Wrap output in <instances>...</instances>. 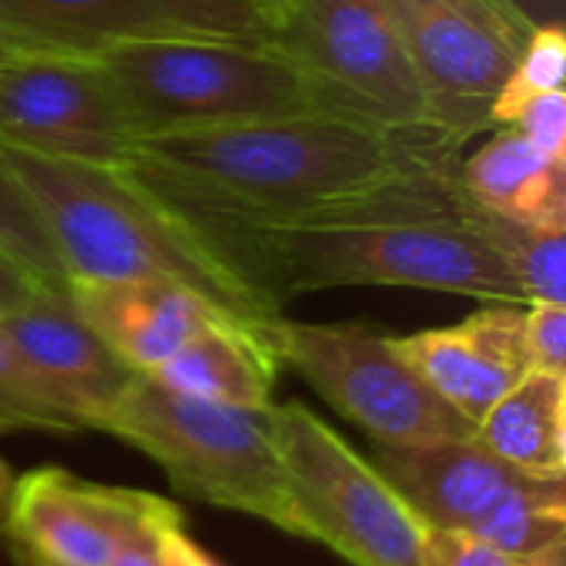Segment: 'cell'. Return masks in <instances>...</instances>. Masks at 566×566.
I'll use <instances>...</instances> for the list:
<instances>
[{"mask_svg":"<svg viewBox=\"0 0 566 566\" xmlns=\"http://www.w3.org/2000/svg\"><path fill=\"white\" fill-rule=\"evenodd\" d=\"M189 222L279 308L289 295L348 285L527 305L491 239L494 212L461 186V159L285 216Z\"/></svg>","mask_w":566,"mask_h":566,"instance_id":"1","label":"cell"},{"mask_svg":"<svg viewBox=\"0 0 566 566\" xmlns=\"http://www.w3.org/2000/svg\"><path fill=\"white\" fill-rule=\"evenodd\" d=\"M464 143L434 126H378L335 109H295L226 126L133 139L149 192L186 219L285 216L385 179L458 163Z\"/></svg>","mask_w":566,"mask_h":566,"instance_id":"2","label":"cell"},{"mask_svg":"<svg viewBox=\"0 0 566 566\" xmlns=\"http://www.w3.org/2000/svg\"><path fill=\"white\" fill-rule=\"evenodd\" d=\"M0 163L36 209L66 285L166 282L252 332H265L282 315L199 226L169 209L133 172L40 156L3 139Z\"/></svg>","mask_w":566,"mask_h":566,"instance_id":"3","label":"cell"},{"mask_svg":"<svg viewBox=\"0 0 566 566\" xmlns=\"http://www.w3.org/2000/svg\"><path fill=\"white\" fill-rule=\"evenodd\" d=\"M139 136L312 109L315 93L282 43L196 33L123 36L93 53Z\"/></svg>","mask_w":566,"mask_h":566,"instance_id":"4","label":"cell"},{"mask_svg":"<svg viewBox=\"0 0 566 566\" xmlns=\"http://www.w3.org/2000/svg\"><path fill=\"white\" fill-rule=\"evenodd\" d=\"M272 408H229L133 375L99 415L96 431L153 458L186 497L259 517L295 537Z\"/></svg>","mask_w":566,"mask_h":566,"instance_id":"5","label":"cell"},{"mask_svg":"<svg viewBox=\"0 0 566 566\" xmlns=\"http://www.w3.org/2000/svg\"><path fill=\"white\" fill-rule=\"evenodd\" d=\"M295 537L352 566H424L428 527L338 431L298 401L272 408Z\"/></svg>","mask_w":566,"mask_h":566,"instance_id":"6","label":"cell"},{"mask_svg":"<svg viewBox=\"0 0 566 566\" xmlns=\"http://www.w3.org/2000/svg\"><path fill=\"white\" fill-rule=\"evenodd\" d=\"M265 342L342 418L378 444H418L474 438L478 428L438 398L401 358L395 335L361 322H289L272 318Z\"/></svg>","mask_w":566,"mask_h":566,"instance_id":"7","label":"cell"},{"mask_svg":"<svg viewBox=\"0 0 566 566\" xmlns=\"http://www.w3.org/2000/svg\"><path fill=\"white\" fill-rule=\"evenodd\" d=\"M428 119L458 143L494 129L491 106L537 23L517 0H385Z\"/></svg>","mask_w":566,"mask_h":566,"instance_id":"8","label":"cell"},{"mask_svg":"<svg viewBox=\"0 0 566 566\" xmlns=\"http://www.w3.org/2000/svg\"><path fill=\"white\" fill-rule=\"evenodd\" d=\"M279 43L302 66L322 109L398 129L431 126L385 0H292Z\"/></svg>","mask_w":566,"mask_h":566,"instance_id":"9","label":"cell"},{"mask_svg":"<svg viewBox=\"0 0 566 566\" xmlns=\"http://www.w3.org/2000/svg\"><path fill=\"white\" fill-rule=\"evenodd\" d=\"M0 139L53 159L123 169L136 133L96 56L17 53L0 60Z\"/></svg>","mask_w":566,"mask_h":566,"instance_id":"10","label":"cell"},{"mask_svg":"<svg viewBox=\"0 0 566 566\" xmlns=\"http://www.w3.org/2000/svg\"><path fill=\"white\" fill-rule=\"evenodd\" d=\"M143 491L90 484L60 468L13 481L3 531L27 566H109Z\"/></svg>","mask_w":566,"mask_h":566,"instance_id":"11","label":"cell"},{"mask_svg":"<svg viewBox=\"0 0 566 566\" xmlns=\"http://www.w3.org/2000/svg\"><path fill=\"white\" fill-rule=\"evenodd\" d=\"M524 315L527 305L484 302V308L461 325L395 335V348L438 398L478 428L497 398L531 371Z\"/></svg>","mask_w":566,"mask_h":566,"instance_id":"12","label":"cell"},{"mask_svg":"<svg viewBox=\"0 0 566 566\" xmlns=\"http://www.w3.org/2000/svg\"><path fill=\"white\" fill-rule=\"evenodd\" d=\"M0 335L40 378L80 408L83 431H96L106 405L136 375L76 315L66 289H43L20 308L0 315Z\"/></svg>","mask_w":566,"mask_h":566,"instance_id":"13","label":"cell"},{"mask_svg":"<svg viewBox=\"0 0 566 566\" xmlns=\"http://www.w3.org/2000/svg\"><path fill=\"white\" fill-rule=\"evenodd\" d=\"M368 461L431 531H471L524 478L478 438L378 444Z\"/></svg>","mask_w":566,"mask_h":566,"instance_id":"14","label":"cell"},{"mask_svg":"<svg viewBox=\"0 0 566 566\" xmlns=\"http://www.w3.org/2000/svg\"><path fill=\"white\" fill-rule=\"evenodd\" d=\"M66 298L136 375L159 368L206 325L232 322L199 295L166 282H70Z\"/></svg>","mask_w":566,"mask_h":566,"instance_id":"15","label":"cell"},{"mask_svg":"<svg viewBox=\"0 0 566 566\" xmlns=\"http://www.w3.org/2000/svg\"><path fill=\"white\" fill-rule=\"evenodd\" d=\"M149 378L189 398L262 411L275 405L272 391L279 361L265 342V332L212 322L196 332L172 358L153 368Z\"/></svg>","mask_w":566,"mask_h":566,"instance_id":"16","label":"cell"},{"mask_svg":"<svg viewBox=\"0 0 566 566\" xmlns=\"http://www.w3.org/2000/svg\"><path fill=\"white\" fill-rule=\"evenodd\" d=\"M461 186L481 209L507 222L566 229V163L541 156L514 126L461 159Z\"/></svg>","mask_w":566,"mask_h":566,"instance_id":"17","label":"cell"},{"mask_svg":"<svg viewBox=\"0 0 566 566\" xmlns=\"http://www.w3.org/2000/svg\"><path fill=\"white\" fill-rule=\"evenodd\" d=\"M494 458L534 481H566V375L524 371L474 434Z\"/></svg>","mask_w":566,"mask_h":566,"instance_id":"18","label":"cell"},{"mask_svg":"<svg viewBox=\"0 0 566 566\" xmlns=\"http://www.w3.org/2000/svg\"><path fill=\"white\" fill-rule=\"evenodd\" d=\"M0 33L36 53H99L106 43L176 33L146 0H0Z\"/></svg>","mask_w":566,"mask_h":566,"instance_id":"19","label":"cell"},{"mask_svg":"<svg viewBox=\"0 0 566 566\" xmlns=\"http://www.w3.org/2000/svg\"><path fill=\"white\" fill-rule=\"evenodd\" d=\"M507 557H527L566 541V481L521 478L468 531Z\"/></svg>","mask_w":566,"mask_h":566,"instance_id":"20","label":"cell"},{"mask_svg":"<svg viewBox=\"0 0 566 566\" xmlns=\"http://www.w3.org/2000/svg\"><path fill=\"white\" fill-rule=\"evenodd\" d=\"M491 239L514 272L527 305H566V229H527L494 216Z\"/></svg>","mask_w":566,"mask_h":566,"instance_id":"21","label":"cell"},{"mask_svg":"<svg viewBox=\"0 0 566 566\" xmlns=\"http://www.w3.org/2000/svg\"><path fill=\"white\" fill-rule=\"evenodd\" d=\"M0 418L3 424H23L56 434H76L83 431L80 408L53 388L46 378H40L0 335Z\"/></svg>","mask_w":566,"mask_h":566,"instance_id":"22","label":"cell"},{"mask_svg":"<svg viewBox=\"0 0 566 566\" xmlns=\"http://www.w3.org/2000/svg\"><path fill=\"white\" fill-rule=\"evenodd\" d=\"M176 33L279 43L275 23L259 0H146Z\"/></svg>","mask_w":566,"mask_h":566,"instance_id":"23","label":"cell"},{"mask_svg":"<svg viewBox=\"0 0 566 566\" xmlns=\"http://www.w3.org/2000/svg\"><path fill=\"white\" fill-rule=\"evenodd\" d=\"M0 252H7L13 262H20L30 275H36L50 289H66L63 265L50 245V235L30 206V199L20 192L7 166L0 163Z\"/></svg>","mask_w":566,"mask_h":566,"instance_id":"24","label":"cell"},{"mask_svg":"<svg viewBox=\"0 0 566 566\" xmlns=\"http://www.w3.org/2000/svg\"><path fill=\"white\" fill-rule=\"evenodd\" d=\"M566 76V36L557 23H547L534 30L527 50L521 53L517 66L511 70L507 83L501 86L494 106H491V126H507L514 119V113L541 96V93H554L564 90Z\"/></svg>","mask_w":566,"mask_h":566,"instance_id":"25","label":"cell"},{"mask_svg":"<svg viewBox=\"0 0 566 566\" xmlns=\"http://www.w3.org/2000/svg\"><path fill=\"white\" fill-rule=\"evenodd\" d=\"M514 126L541 156L547 159H560L566 163V96L564 90L554 93H541L534 99H527L514 119L507 123Z\"/></svg>","mask_w":566,"mask_h":566,"instance_id":"26","label":"cell"},{"mask_svg":"<svg viewBox=\"0 0 566 566\" xmlns=\"http://www.w3.org/2000/svg\"><path fill=\"white\" fill-rule=\"evenodd\" d=\"M524 348L531 368L566 375V305H551V302L527 305Z\"/></svg>","mask_w":566,"mask_h":566,"instance_id":"27","label":"cell"},{"mask_svg":"<svg viewBox=\"0 0 566 566\" xmlns=\"http://www.w3.org/2000/svg\"><path fill=\"white\" fill-rule=\"evenodd\" d=\"M149 527H153L156 554L163 566H222L189 537L182 511L153 494H149Z\"/></svg>","mask_w":566,"mask_h":566,"instance_id":"28","label":"cell"},{"mask_svg":"<svg viewBox=\"0 0 566 566\" xmlns=\"http://www.w3.org/2000/svg\"><path fill=\"white\" fill-rule=\"evenodd\" d=\"M424 566H514V557L468 531H431L424 537Z\"/></svg>","mask_w":566,"mask_h":566,"instance_id":"29","label":"cell"},{"mask_svg":"<svg viewBox=\"0 0 566 566\" xmlns=\"http://www.w3.org/2000/svg\"><path fill=\"white\" fill-rule=\"evenodd\" d=\"M50 285H43L36 275H30L20 262H13L7 252H0V315L20 308L23 302H30L36 292H43Z\"/></svg>","mask_w":566,"mask_h":566,"instance_id":"30","label":"cell"},{"mask_svg":"<svg viewBox=\"0 0 566 566\" xmlns=\"http://www.w3.org/2000/svg\"><path fill=\"white\" fill-rule=\"evenodd\" d=\"M514 566H566V541L547 547V551L527 554V557H514Z\"/></svg>","mask_w":566,"mask_h":566,"instance_id":"31","label":"cell"},{"mask_svg":"<svg viewBox=\"0 0 566 566\" xmlns=\"http://www.w3.org/2000/svg\"><path fill=\"white\" fill-rule=\"evenodd\" d=\"M262 3V10L269 13V20L275 23V33L282 30V23H285V17H289V7H292V0H259Z\"/></svg>","mask_w":566,"mask_h":566,"instance_id":"32","label":"cell"},{"mask_svg":"<svg viewBox=\"0 0 566 566\" xmlns=\"http://www.w3.org/2000/svg\"><path fill=\"white\" fill-rule=\"evenodd\" d=\"M13 471H10V464L0 458V514H3V507H7V497H10V491H13Z\"/></svg>","mask_w":566,"mask_h":566,"instance_id":"33","label":"cell"},{"mask_svg":"<svg viewBox=\"0 0 566 566\" xmlns=\"http://www.w3.org/2000/svg\"><path fill=\"white\" fill-rule=\"evenodd\" d=\"M17 53H36V50H27V46H20L17 40H10L7 33H0V60L17 56Z\"/></svg>","mask_w":566,"mask_h":566,"instance_id":"34","label":"cell"}]
</instances>
